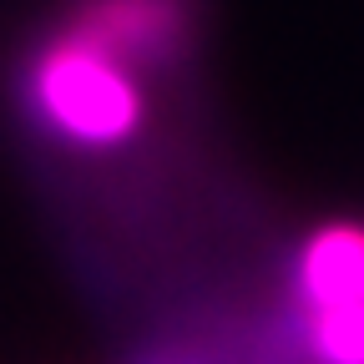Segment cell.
<instances>
[{"mask_svg": "<svg viewBox=\"0 0 364 364\" xmlns=\"http://www.w3.org/2000/svg\"><path fill=\"white\" fill-rule=\"evenodd\" d=\"M36 117L76 147H117L142 127V86L132 66L107 56L76 31L46 46L31 76Z\"/></svg>", "mask_w": 364, "mask_h": 364, "instance_id": "obj_1", "label": "cell"}, {"mask_svg": "<svg viewBox=\"0 0 364 364\" xmlns=\"http://www.w3.org/2000/svg\"><path fill=\"white\" fill-rule=\"evenodd\" d=\"M76 36L102 46L117 61H162L182 41L177 0H97L76 21Z\"/></svg>", "mask_w": 364, "mask_h": 364, "instance_id": "obj_2", "label": "cell"}, {"mask_svg": "<svg viewBox=\"0 0 364 364\" xmlns=\"http://www.w3.org/2000/svg\"><path fill=\"white\" fill-rule=\"evenodd\" d=\"M359 273H364V228H349V223L318 228L299 253V294L309 309L354 304Z\"/></svg>", "mask_w": 364, "mask_h": 364, "instance_id": "obj_3", "label": "cell"}, {"mask_svg": "<svg viewBox=\"0 0 364 364\" xmlns=\"http://www.w3.org/2000/svg\"><path fill=\"white\" fill-rule=\"evenodd\" d=\"M304 344L318 364H364V304L309 309Z\"/></svg>", "mask_w": 364, "mask_h": 364, "instance_id": "obj_4", "label": "cell"}, {"mask_svg": "<svg viewBox=\"0 0 364 364\" xmlns=\"http://www.w3.org/2000/svg\"><path fill=\"white\" fill-rule=\"evenodd\" d=\"M354 304H364V273H359V289H354Z\"/></svg>", "mask_w": 364, "mask_h": 364, "instance_id": "obj_5", "label": "cell"}]
</instances>
